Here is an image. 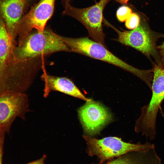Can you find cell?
<instances>
[{
  "label": "cell",
  "instance_id": "obj_14",
  "mask_svg": "<svg viewBox=\"0 0 164 164\" xmlns=\"http://www.w3.org/2000/svg\"><path fill=\"white\" fill-rule=\"evenodd\" d=\"M140 21L138 15L135 13L132 12L125 21V26L128 29L133 30L139 25Z\"/></svg>",
  "mask_w": 164,
  "mask_h": 164
},
{
  "label": "cell",
  "instance_id": "obj_12",
  "mask_svg": "<svg viewBox=\"0 0 164 164\" xmlns=\"http://www.w3.org/2000/svg\"><path fill=\"white\" fill-rule=\"evenodd\" d=\"M106 164H162L155 148L132 152L110 160Z\"/></svg>",
  "mask_w": 164,
  "mask_h": 164
},
{
  "label": "cell",
  "instance_id": "obj_11",
  "mask_svg": "<svg viewBox=\"0 0 164 164\" xmlns=\"http://www.w3.org/2000/svg\"><path fill=\"white\" fill-rule=\"evenodd\" d=\"M44 83V95H48L52 91H59L85 101L87 98L70 79L66 77H59L44 73L41 77Z\"/></svg>",
  "mask_w": 164,
  "mask_h": 164
},
{
  "label": "cell",
  "instance_id": "obj_16",
  "mask_svg": "<svg viewBox=\"0 0 164 164\" xmlns=\"http://www.w3.org/2000/svg\"><path fill=\"white\" fill-rule=\"evenodd\" d=\"M157 52L159 57V63L164 65V41L160 45L157 46Z\"/></svg>",
  "mask_w": 164,
  "mask_h": 164
},
{
  "label": "cell",
  "instance_id": "obj_21",
  "mask_svg": "<svg viewBox=\"0 0 164 164\" xmlns=\"http://www.w3.org/2000/svg\"><path fill=\"white\" fill-rule=\"evenodd\" d=\"M92 164H100V163H98V164L92 163Z\"/></svg>",
  "mask_w": 164,
  "mask_h": 164
},
{
  "label": "cell",
  "instance_id": "obj_2",
  "mask_svg": "<svg viewBox=\"0 0 164 164\" xmlns=\"http://www.w3.org/2000/svg\"><path fill=\"white\" fill-rule=\"evenodd\" d=\"M23 35L17 50L20 60H29L58 52H71L61 36L49 29L45 28L42 32L31 31Z\"/></svg>",
  "mask_w": 164,
  "mask_h": 164
},
{
  "label": "cell",
  "instance_id": "obj_6",
  "mask_svg": "<svg viewBox=\"0 0 164 164\" xmlns=\"http://www.w3.org/2000/svg\"><path fill=\"white\" fill-rule=\"evenodd\" d=\"M109 0H100L90 7L77 8L69 3L65 4L63 14L72 17L80 22L87 30L89 36L93 40L106 47L104 43L105 34L102 27L103 12Z\"/></svg>",
  "mask_w": 164,
  "mask_h": 164
},
{
  "label": "cell",
  "instance_id": "obj_18",
  "mask_svg": "<svg viewBox=\"0 0 164 164\" xmlns=\"http://www.w3.org/2000/svg\"><path fill=\"white\" fill-rule=\"evenodd\" d=\"M46 158V155H43L40 159L26 164H44V160Z\"/></svg>",
  "mask_w": 164,
  "mask_h": 164
},
{
  "label": "cell",
  "instance_id": "obj_8",
  "mask_svg": "<svg viewBox=\"0 0 164 164\" xmlns=\"http://www.w3.org/2000/svg\"><path fill=\"white\" fill-rule=\"evenodd\" d=\"M78 112L85 134L91 136L99 134L112 120L111 114L106 107L91 99L86 101Z\"/></svg>",
  "mask_w": 164,
  "mask_h": 164
},
{
  "label": "cell",
  "instance_id": "obj_4",
  "mask_svg": "<svg viewBox=\"0 0 164 164\" xmlns=\"http://www.w3.org/2000/svg\"><path fill=\"white\" fill-rule=\"evenodd\" d=\"M103 22L117 33L118 42L135 49L150 59L152 57L154 58L156 62L159 61L156 42L159 39L164 37V34L152 31L144 20H141L139 25L130 31L119 30L104 17Z\"/></svg>",
  "mask_w": 164,
  "mask_h": 164
},
{
  "label": "cell",
  "instance_id": "obj_15",
  "mask_svg": "<svg viewBox=\"0 0 164 164\" xmlns=\"http://www.w3.org/2000/svg\"><path fill=\"white\" fill-rule=\"evenodd\" d=\"M132 13V9L128 6L123 5L118 9L116 16L118 20L120 22H125L128 17Z\"/></svg>",
  "mask_w": 164,
  "mask_h": 164
},
{
  "label": "cell",
  "instance_id": "obj_17",
  "mask_svg": "<svg viewBox=\"0 0 164 164\" xmlns=\"http://www.w3.org/2000/svg\"><path fill=\"white\" fill-rule=\"evenodd\" d=\"M5 133L0 130V164H2Z\"/></svg>",
  "mask_w": 164,
  "mask_h": 164
},
{
  "label": "cell",
  "instance_id": "obj_20",
  "mask_svg": "<svg viewBox=\"0 0 164 164\" xmlns=\"http://www.w3.org/2000/svg\"><path fill=\"white\" fill-rule=\"evenodd\" d=\"M70 0H62V2L64 5L67 4L69 3Z\"/></svg>",
  "mask_w": 164,
  "mask_h": 164
},
{
  "label": "cell",
  "instance_id": "obj_1",
  "mask_svg": "<svg viewBox=\"0 0 164 164\" xmlns=\"http://www.w3.org/2000/svg\"><path fill=\"white\" fill-rule=\"evenodd\" d=\"M71 52L110 63L128 71L143 81L149 87L151 85L152 69L140 70L121 60L108 50L106 47L87 37L73 38L61 36Z\"/></svg>",
  "mask_w": 164,
  "mask_h": 164
},
{
  "label": "cell",
  "instance_id": "obj_13",
  "mask_svg": "<svg viewBox=\"0 0 164 164\" xmlns=\"http://www.w3.org/2000/svg\"><path fill=\"white\" fill-rule=\"evenodd\" d=\"M11 35L0 15V94L6 91L1 78L11 48Z\"/></svg>",
  "mask_w": 164,
  "mask_h": 164
},
{
  "label": "cell",
  "instance_id": "obj_7",
  "mask_svg": "<svg viewBox=\"0 0 164 164\" xmlns=\"http://www.w3.org/2000/svg\"><path fill=\"white\" fill-rule=\"evenodd\" d=\"M28 108L27 96L23 92L6 91L1 94L0 130L8 133L17 117L25 119Z\"/></svg>",
  "mask_w": 164,
  "mask_h": 164
},
{
  "label": "cell",
  "instance_id": "obj_3",
  "mask_svg": "<svg viewBox=\"0 0 164 164\" xmlns=\"http://www.w3.org/2000/svg\"><path fill=\"white\" fill-rule=\"evenodd\" d=\"M87 144L86 151L90 156H96L102 164L105 161L135 151H142L155 148L154 145L148 142L144 144H133L124 142L116 137L101 139L84 134Z\"/></svg>",
  "mask_w": 164,
  "mask_h": 164
},
{
  "label": "cell",
  "instance_id": "obj_10",
  "mask_svg": "<svg viewBox=\"0 0 164 164\" xmlns=\"http://www.w3.org/2000/svg\"><path fill=\"white\" fill-rule=\"evenodd\" d=\"M28 0H0V15L11 35L19 30Z\"/></svg>",
  "mask_w": 164,
  "mask_h": 164
},
{
  "label": "cell",
  "instance_id": "obj_19",
  "mask_svg": "<svg viewBox=\"0 0 164 164\" xmlns=\"http://www.w3.org/2000/svg\"><path fill=\"white\" fill-rule=\"evenodd\" d=\"M109 1L111 0H113L119 3L122 4H127V2L129 0H109Z\"/></svg>",
  "mask_w": 164,
  "mask_h": 164
},
{
  "label": "cell",
  "instance_id": "obj_5",
  "mask_svg": "<svg viewBox=\"0 0 164 164\" xmlns=\"http://www.w3.org/2000/svg\"><path fill=\"white\" fill-rule=\"evenodd\" d=\"M152 70V97L149 103L141 108V115L135 123L139 129L148 133L156 131L157 114L164 100V65L154 63Z\"/></svg>",
  "mask_w": 164,
  "mask_h": 164
},
{
  "label": "cell",
  "instance_id": "obj_9",
  "mask_svg": "<svg viewBox=\"0 0 164 164\" xmlns=\"http://www.w3.org/2000/svg\"><path fill=\"white\" fill-rule=\"evenodd\" d=\"M55 0H40L24 15L20 22L19 30L25 34L35 29L42 32L53 12Z\"/></svg>",
  "mask_w": 164,
  "mask_h": 164
}]
</instances>
